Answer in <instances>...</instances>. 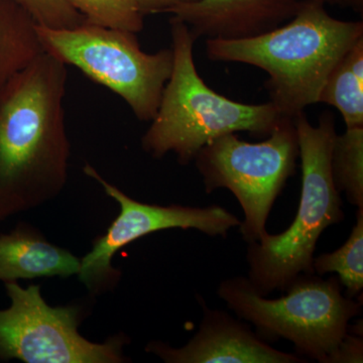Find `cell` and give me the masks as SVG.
I'll return each instance as SVG.
<instances>
[{
    "label": "cell",
    "instance_id": "1",
    "mask_svg": "<svg viewBox=\"0 0 363 363\" xmlns=\"http://www.w3.org/2000/svg\"><path fill=\"white\" fill-rule=\"evenodd\" d=\"M67 66L43 52L0 90V223L52 201L68 182Z\"/></svg>",
    "mask_w": 363,
    "mask_h": 363
},
{
    "label": "cell",
    "instance_id": "2",
    "mask_svg": "<svg viewBox=\"0 0 363 363\" xmlns=\"http://www.w3.org/2000/svg\"><path fill=\"white\" fill-rule=\"evenodd\" d=\"M363 37L362 21L332 16L318 0H303L295 16L271 32L241 40H206L214 62L247 64L266 72L269 102L295 118L312 104L329 74Z\"/></svg>",
    "mask_w": 363,
    "mask_h": 363
},
{
    "label": "cell",
    "instance_id": "3",
    "mask_svg": "<svg viewBox=\"0 0 363 363\" xmlns=\"http://www.w3.org/2000/svg\"><path fill=\"white\" fill-rule=\"evenodd\" d=\"M171 23L173 70L156 116L142 138L147 154L161 159L174 152L179 164H188L212 140L247 131L269 136L283 116L267 102L245 104L211 89L198 73L194 62L195 35L185 23Z\"/></svg>",
    "mask_w": 363,
    "mask_h": 363
},
{
    "label": "cell",
    "instance_id": "4",
    "mask_svg": "<svg viewBox=\"0 0 363 363\" xmlns=\"http://www.w3.org/2000/svg\"><path fill=\"white\" fill-rule=\"evenodd\" d=\"M294 123L302 166L297 215L286 231L267 233L247 248L248 279L266 297L276 290L285 292L300 274H315L313 260L318 240L327 227L344 219L342 200L331 171L332 147L337 135L333 113L324 111L317 125H313L303 112Z\"/></svg>",
    "mask_w": 363,
    "mask_h": 363
},
{
    "label": "cell",
    "instance_id": "5",
    "mask_svg": "<svg viewBox=\"0 0 363 363\" xmlns=\"http://www.w3.org/2000/svg\"><path fill=\"white\" fill-rule=\"evenodd\" d=\"M286 295L267 298L255 290L250 279L222 281L219 297L241 319L269 338H285L298 352L318 362L330 363L360 313V304L343 296L337 278L323 279L302 274L286 289Z\"/></svg>",
    "mask_w": 363,
    "mask_h": 363
},
{
    "label": "cell",
    "instance_id": "6",
    "mask_svg": "<svg viewBox=\"0 0 363 363\" xmlns=\"http://www.w3.org/2000/svg\"><path fill=\"white\" fill-rule=\"evenodd\" d=\"M37 32L45 52L116 93L136 118L150 121L156 116L173 70L171 48L149 54L138 33L87 23L73 28L37 26Z\"/></svg>",
    "mask_w": 363,
    "mask_h": 363
},
{
    "label": "cell",
    "instance_id": "7",
    "mask_svg": "<svg viewBox=\"0 0 363 363\" xmlns=\"http://www.w3.org/2000/svg\"><path fill=\"white\" fill-rule=\"evenodd\" d=\"M298 154L294 118L283 117L264 142L247 143L229 133L203 147L193 162L207 193L224 188L235 196L245 212L240 233L252 243L267 235V217L295 174Z\"/></svg>",
    "mask_w": 363,
    "mask_h": 363
},
{
    "label": "cell",
    "instance_id": "8",
    "mask_svg": "<svg viewBox=\"0 0 363 363\" xmlns=\"http://www.w3.org/2000/svg\"><path fill=\"white\" fill-rule=\"evenodd\" d=\"M11 305L0 309V362L125 363L130 340L114 334L98 343L86 339L79 327L90 314V303L52 307L39 285L4 283Z\"/></svg>",
    "mask_w": 363,
    "mask_h": 363
},
{
    "label": "cell",
    "instance_id": "9",
    "mask_svg": "<svg viewBox=\"0 0 363 363\" xmlns=\"http://www.w3.org/2000/svg\"><path fill=\"white\" fill-rule=\"evenodd\" d=\"M83 172L119 205V213L106 233L93 240L90 252L80 259L78 279L90 297L112 292L116 288L123 272L112 266V259L119 250L149 234L180 228L226 238L230 229L240 226V219L223 207L162 206L136 201L105 180L91 164H86Z\"/></svg>",
    "mask_w": 363,
    "mask_h": 363
},
{
    "label": "cell",
    "instance_id": "10",
    "mask_svg": "<svg viewBox=\"0 0 363 363\" xmlns=\"http://www.w3.org/2000/svg\"><path fill=\"white\" fill-rule=\"evenodd\" d=\"M204 318L194 337L180 348L152 341L145 351L167 363H301L300 357L272 347L245 324L203 305Z\"/></svg>",
    "mask_w": 363,
    "mask_h": 363
},
{
    "label": "cell",
    "instance_id": "11",
    "mask_svg": "<svg viewBox=\"0 0 363 363\" xmlns=\"http://www.w3.org/2000/svg\"><path fill=\"white\" fill-rule=\"evenodd\" d=\"M303 0H199L168 13L196 39L241 40L271 32L292 20Z\"/></svg>",
    "mask_w": 363,
    "mask_h": 363
},
{
    "label": "cell",
    "instance_id": "12",
    "mask_svg": "<svg viewBox=\"0 0 363 363\" xmlns=\"http://www.w3.org/2000/svg\"><path fill=\"white\" fill-rule=\"evenodd\" d=\"M80 259L48 240L33 224L20 221L0 234V281L77 276Z\"/></svg>",
    "mask_w": 363,
    "mask_h": 363
},
{
    "label": "cell",
    "instance_id": "13",
    "mask_svg": "<svg viewBox=\"0 0 363 363\" xmlns=\"http://www.w3.org/2000/svg\"><path fill=\"white\" fill-rule=\"evenodd\" d=\"M43 52L37 23L11 0H0V90Z\"/></svg>",
    "mask_w": 363,
    "mask_h": 363
},
{
    "label": "cell",
    "instance_id": "14",
    "mask_svg": "<svg viewBox=\"0 0 363 363\" xmlns=\"http://www.w3.org/2000/svg\"><path fill=\"white\" fill-rule=\"evenodd\" d=\"M319 104L335 107L346 128L363 126V37L329 74L320 93Z\"/></svg>",
    "mask_w": 363,
    "mask_h": 363
},
{
    "label": "cell",
    "instance_id": "15",
    "mask_svg": "<svg viewBox=\"0 0 363 363\" xmlns=\"http://www.w3.org/2000/svg\"><path fill=\"white\" fill-rule=\"evenodd\" d=\"M334 184L348 202L363 207V126L336 135L331 152Z\"/></svg>",
    "mask_w": 363,
    "mask_h": 363
},
{
    "label": "cell",
    "instance_id": "16",
    "mask_svg": "<svg viewBox=\"0 0 363 363\" xmlns=\"http://www.w3.org/2000/svg\"><path fill=\"white\" fill-rule=\"evenodd\" d=\"M314 272L322 276L336 272L346 296L354 298L363 289V207L358 208L357 223L348 240L335 252L323 253L313 260Z\"/></svg>",
    "mask_w": 363,
    "mask_h": 363
},
{
    "label": "cell",
    "instance_id": "17",
    "mask_svg": "<svg viewBox=\"0 0 363 363\" xmlns=\"http://www.w3.org/2000/svg\"><path fill=\"white\" fill-rule=\"evenodd\" d=\"M90 25L138 33L143 18L138 0H66Z\"/></svg>",
    "mask_w": 363,
    "mask_h": 363
},
{
    "label": "cell",
    "instance_id": "18",
    "mask_svg": "<svg viewBox=\"0 0 363 363\" xmlns=\"http://www.w3.org/2000/svg\"><path fill=\"white\" fill-rule=\"evenodd\" d=\"M25 11L37 26L73 28L84 25V16L66 0H11Z\"/></svg>",
    "mask_w": 363,
    "mask_h": 363
},
{
    "label": "cell",
    "instance_id": "19",
    "mask_svg": "<svg viewBox=\"0 0 363 363\" xmlns=\"http://www.w3.org/2000/svg\"><path fill=\"white\" fill-rule=\"evenodd\" d=\"M362 339L346 334L338 350L331 357L330 363L362 362Z\"/></svg>",
    "mask_w": 363,
    "mask_h": 363
},
{
    "label": "cell",
    "instance_id": "20",
    "mask_svg": "<svg viewBox=\"0 0 363 363\" xmlns=\"http://www.w3.org/2000/svg\"><path fill=\"white\" fill-rule=\"evenodd\" d=\"M143 16L156 13H168L174 7L193 4L199 0H138Z\"/></svg>",
    "mask_w": 363,
    "mask_h": 363
},
{
    "label": "cell",
    "instance_id": "21",
    "mask_svg": "<svg viewBox=\"0 0 363 363\" xmlns=\"http://www.w3.org/2000/svg\"><path fill=\"white\" fill-rule=\"evenodd\" d=\"M322 2L325 6H333L344 7V9H350L357 11L358 13H362L363 0H318Z\"/></svg>",
    "mask_w": 363,
    "mask_h": 363
}]
</instances>
